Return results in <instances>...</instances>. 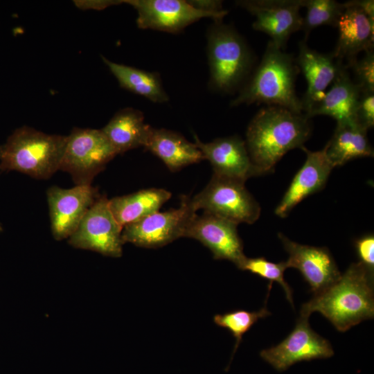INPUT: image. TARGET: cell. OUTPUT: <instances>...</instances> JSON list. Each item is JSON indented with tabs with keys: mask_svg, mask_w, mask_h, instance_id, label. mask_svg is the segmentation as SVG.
Masks as SVG:
<instances>
[{
	"mask_svg": "<svg viewBox=\"0 0 374 374\" xmlns=\"http://www.w3.org/2000/svg\"><path fill=\"white\" fill-rule=\"evenodd\" d=\"M310 118L278 106L260 109L250 121L246 146L260 175L271 172L290 150L302 148L310 137Z\"/></svg>",
	"mask_w": 374,
	"mask_h": 374,
	"instance_id": "obj_1",
	"label": "cell"
},
{
	"mask_svg": "<svg viewBox=\"0 0 374 374\" xmlns=\"http://www.w3.org/2000/svg\"><path fill=\"white\" fill-rule=\"evenodd\" d=\"M320 312L340 332L374 316L373 272L362 263H352L330 286L314 294L300 315Z\"/></svg>",
	"mask_w": 374,
	"mask_h": 374,
	"instance_id": "obj_2",
	"label": "cell"
},
{
	"mask_svg": "<svg viewBox=\"0 0 374 374\" xmlns=\"http://www.w3.org/2000/svg\"><path fill=\"white\" fill-rule=\"evenodd\" d=\"M298 69L292 55L269 41L260 64L231 105L265 103L303 114L295 89Z\"/></svg>",
	"mask_w": 374,
	"mask_h": 374,
	"instance_id": "obj_3",
	"label": "cell"
},
{
	"mask_svg": "<svg viewBox=\"0 0 374 374\" xmlns=\"http://www.w3.org/2000/svg\"><path fill=\"white\" fill-rule=\"evenodd\" d=\"M67 136L48 134L24 125L2 145L1 171H17L37 179H47L59 170Z\"/></svg>",
	"mask_w": 374,
	"mask_h": 374,
	"instance_id": "obj_4",
	"label": "cell"
},
{
	"mask_svg": "<svg viewBox=\"0 0 374 374\" xmlns=\"http://www.w3.org/2000/svg\"><path fill=\"white\" fill-rule=\"evenodd\" d=\"M210 86L216 91L231 93L247 77L252 54L243 37L232 26L215 23L208 31Z\"/></svg>",
	"mask_w": 374,
	"mask_h": 374,
	"instance_id": "obj_5",
	"label": "cell"
},
{
	"mask_svg": "<svg viewBox=\"0 0 374 374\" xmlns=\"http://www.w3.org/2000/svg\"><path fill=\"white\" fill-rule=\"evenodd\" d=\"M244 181L213 175L205 188L190 198L194 209L203 210L237 224H253L260 217L259 203Z\"/></svg>",
	"mask_w": 374,
	"mask_h": 374,
	"instance_id": "obj_6",
	"label": "cell"
},
{
	"mask_svg": "<svg viewBox=\"0 0 374 374\" xmlns=\"http://www.w3.org/2000/svg\"><path fill=\"white\" fill-rule=\"evenodd\" d=\"M117 154L101 130L75 127L67 136L59 170L70 174L75 185H90Z\"/></svg>",
	"mask_w": 374,
	"mask_h": 374,
	"instance_id": "obj_7",
	"label": "cell"
},
{
	"mask_svg": "<svg viewBox=\"0 0 374 374\" xmlns=\"http://www.w3.org/2000/svg\"><path fill=\"white\" fill-rule=\"evenodd\" d=\"M195 215L190 198L182 196L179 208L157 211L123 226V242L144 248L161 247L184 237L186 227Z\"/></svg>",
	"mask_w": 374,
	"mask_h": 374,
	"instance_id": "obj_8",
	"label": "cell"
},
{
	"mask_svg": "<svg viewBox=\"0 0 374 374\" xmlns=\"http://www.w3.org/2000/svg\"><path fill=\"white\" fill-rule=\"evenodd\" d=\"M123 227L117 222L109 199L100 196L88 210L75 231L69 238V244L104 256L118 258L123 254Z\"/></svg>",
	"mask_w": 374,
	"mask_h": 374,
	"instance_id": "obj_9",
	"label": "cell"
},
{
	"mask_svg": "<svg viewBox=\"0 0 374 374\" xmlns=\"http://www.w3.org/2000/svg\"><path fill=\"white\" fill-rule=\"evenodd\" d=\"M123 3L136 10L139 28L175 34L202 18L209 17L220 23L227 15L200 10L184 0H125Z\"/></svg>",
	"mask_w": 374,
	"mask_h": 374,
	"instance_id": "obj_10",
	"label": "cell"
},
{
	"mask_svg": "<svg viewBox=\"0 0 374 374\" xmlns=\"http://www.w3.org/2000/svg\"><path fill=\"white\" fill-rule=\"evenodd\" d=\"M236 4L255 17L253 28L269 35L282 50L292 34L302 29L303 0H242Z\"/></svg>",
	"mask_w": 374,
	"mask_h": 374,
	"instance_id": "obj_11",
	"label": "cell"
},
{
	"mask_svg": "<svg viewBox=\"0 0 374 374\" xmlns=\"http://www.w3.org/2000/svg\"><path fill=\"white\" fill-rule=\"evenodd\" d=\"M308 318L300 315L290 334L278 345L262 350L260 357L276 370L284 371L299 362L332 356L330 342L311 328Z\"/></svg>",
	"mask_w": 374,
	"mask_h": 374,
	"instance_id": "obj_12",
	"label": "cell"
},
{
	"mask_svg": "<svg viewBox=\"0 0 374 374\" xmlns=\"http://www.w3.org/2000/svg\"><path fill=\"white\" fill-rule=\"evenodd\" d=\"M51 228L56 240L69 238L78 229L88 210L100 196L91 184L71 188L51 186L46 192Z\"/></svg>",
	"mask_w": 374,
	"mask_h": 374,
	"instance_id": "obj_13",
	"label": "cell"
},
{
	"mask_svg": "<svg viewBox=\"0 0 374 374\" xmlns=\"http://www.w3.org/2000/svg\"><path fill=\"white\" fill-rule=\"evenodd\" d=\"M237 226L234 222L204 212L192 219L184 237L199 241L211 250L215 259L229 260L238 268L246 256Z\"/></svg>",
	"mask_w": 374,
	"mask_h": 374,
	"instance_id": "obj_14",
	"label": "cell"
},
{
	"mask_svg": "<svg viewBox=\"0 0 374 374\" xmlns=\"http://www.w3.org/2000/svg\"><path fill=\"white\" fill-rule=\"evenodd\" d=\"M278 238L289 255L285 261L287 268L299 270L314 294L340 277L341 274L327 248L299 244L283 233H278Z\"/></svg>",
	"mask_w": 374,
	"mask_h": 374,
	"instance_id": "obj_15",
	"label": "cell"
},
{
	"mask_svg": "<svg viewBox=\"0 0 374 374\" xmlns=\"http://www.w3.org/2000/svg\"><path fill=\"white\" fill-rule=\"evenodd\" d=\"M195 143L213 169V175L245 182L260 175L249 157L245 141L238 136L217 138L203 143L194 135Z\"/></svg>",
	"mask_w": 374,
	"mask_h": 374,
	"instance_id": "obj_16",
	"label": "cell"
},
{
	"mask_svg": "<svg viewBox=\"0 0 374 374\" xmlns=\"http://www.w3.org/2000/svg\"><path fill=\"white\" fill-rule=\"evenodd\" d=\"M301 148L305 152L306 159L275 209V214L280 217H287L302 200L323 189L334 168L325 146L318 151H310L304 146Z\"/></svg>",
	"mask_w": 374,
	"mask_h": 374,
	"instance_id": "obj_17",
	"label": "cell"
},
{
	"mask_svg": "<svg viewBox=\"0 0 374 374\" xmlns=\"http://www.w3.org/2000/svg\"><path fill=\"white\" fill-rule=\"evenodd\" d=\"M343 62L336 60L332 54L310 48L305 40L300 41L296 64L307 81V90L301 99L304 114L307 115L323 97L326 89L333 82Z\"/></svg>",
	"mask_w": 374,
	"mask_h": 374,
	"instance_id": "obj_18",
	"label": "cell"
},
{
	"mask_svg": "<svg viewBox=\"0 0 374 374\" xmlns=\"http://www.w3.org/2000/svg\"><path fill=\"white\" fill-rule=\"evenodd\" d=\"M345 10L337 27L339 37L333 57L348 62L357 58L361 51L373 50L374 25L371 23L364 11L350 1L344 2Z\"/></svg>",
	"mask_w": 374,
	"mask_h": 374,
	"instance_id": "obj_19",
	"label": "cell"
},
{
	"mask_svg": "<svg viewBox=\"0 0 374 374\" xmlns=\"http://www.w3.org/2000/svg\"><path fill=\"white\" fill-rule=\"evenodd\" d=\"M359 94V88L343 62L330 89L306 116L311 118L325 115L335 119L337 124H356L355 110Z\"/></svg>",
	"mask_w": 374,
	"mask_h": 374,
	"instance_id": "obj_20",
	"label": "cell"
},
{
	"mask_svg": "<svg viewBox=\"0 0 374 374\" xmlns=\"http://www.w3.org/2000/svg\"><path fill=\"white\" fill-rule=\"evenodd\" d=\"M144 148L159 157L170 171H177L204 159L196 144L180 134L152 127Z\"/></svg>",
	"mask_w": 374,
	"mask_h": 374,
	"instance_id": "obj_21",
	"label": "cell"
},
{
	"mask_svg": "<svg viewBox=\"0 0 374 374\" xmlns=\"http://www.w3.org/2000/svg\"><path fill=\"white\" fill-rule=\"evenodd\" d=\"M151 129L141 111L127 107L116 112L101 130L118 154L144 147Z\"/></svg>",
	"mask_w": 374,
	"mask_h": 374,
	"instance_id": "obj_22",
	"label": "cell"
},
{
	"mask_svg": "<svg viewBox=\"0 0 374 374\" xmlns=\"http://www.w3.org/2000/svg\"><path fill=\"white\" fill-rule=\"evenodd\" d=\"M170 197L169 191L151 188L113 197L109 199V206L117 222L123 228L159 211Z\"/></svg>",
	"mask_w": 374,
	"mask_h": 374,
	"instance_id": "obj_23",
	"label": "cell"
},
{
	"mask_svg": "<svg viewBox=\"0 0 374 374\" xmlns=\"http://www.w3.org/2000/svg\"><path fill=\"white\" fill-rule=\"evenodd\" d=\"M366 133L356 124H337L331 139L325 145L333 168L357 158L373 157Z\"/></svg>",
	"mask_w": 374,
	"mask_h": 374,
	"instance_id": "obj_24",
	"label": "cell"
},
{
	"mask_svg": "<svg viewBox=\"0 0 374 374\" xmlns=\"http://www.w3.org/2000/svg\"><path fill=\"white\" fill-rule=\"evenodd\" d=\"M102 60L121 87L153 103H163L168 101L169 96L163 87L158 73L118 64L103 56Z\"/></svg>",
	"mask_w": 374,
	"mask_h": 374,
	"instance_id": "obj_25",
	"label": "cell"
},
{
	"mask_svg": "<svg viewBox=\"0 0 374 374\" xmlns=\"http://www.w3.org/2000/svg\"><path fill=\"white\" fill-rule=\"evenodd\" d=\"M303 7L306 15L303 18L302 29L305 39L310 32L321 26L337 27L339 19L345 10L344 3L335 0H303Z\"/></svg>",
	"mask_w": 374,
	"mask_h": 374,
	"instance_id": "obj_26",
	"label": "cell"
},
{
	"mask_svg": "<svg viewBox=\"0 0 374 374\" xmlns=\"http://www.w3.org/2000/svg\"><path fill=\"white\" fill-rule=\"evenodd\" d=\"M266 305L257 312L237 310L213 317L214 323L218 326L229 330L235 339L233 355L237 350L244 334L255 324L258 319L270 315Z\"/></svg>",
	"mask_w": 374,
	"mask_h": 374,
	"instance_id": "obj_27",
	"label": "cell"
},
{
	"mask_svg": "<svg viewBox=\"0 0 374 374\" xmlns=\"http://www.w3.org/2000/svg\"><path fill=\"white\" fill-rule=\"evenodd\" d=\"M238 268L268 280L270 282L269 285H272L273 282L279 283L283 288L288 301L292 305H294L291 288L284 279V272L287 268L285 261L273 262L263 257H246Z\"/></svg>",
	"mask_w": 374,
	"mask_h": 374,
	"instance_id": "obj_28",
	"label": "cell"
},
{
	"mask_svg": "<svg viewBox=\"0 0 374 374\" xmlns=\"http://www.w3.org/2000/svg\"><path fill=\"white\" fill-rule=\"evenodd\" d=\"M352 69L355 80H353L360 92H374V51L365 52L360 59H354L346 64Z\"/></svg>",
	"mask_w": 374,
	"mask_h": 374,
	"instance_id": "obj_29",
	"label": "cell"
},
{
	"mask_svg": "<svg viewBox=\"0 0 374 374\" xmlns=\"http://www.w3.org/2000/svg\"><path fill=\"white\" fill-rule=\"evenodd\" d=\"M356 124L368 131L374 125V92H360L355 110Z\"/></svg>",
	"mask_w": 374,
	"mask_h": 374,
	"instance_id": "obj_30",
	"label": "cell"
},
{
	"mask_svg": "<svg viewBox=\"0 0 374 374\" xmlns=\"http://www.w3.org/2000/svg\"><path fill=\"white\" fill-rule=\"evenodd\" d=\"M355 248L359 261L370 271H374V237L365 235L355 241Z\"/></svg>",
	"mask_w": 374,
	"mask_h": 374,
	"instance_id": "obj_31",
	"label": "cell"
},
{
	"mask_svg": "<svg viewBox=\"0 0 374 374\" xmlns=\"http://www.w3.org/2000/svg\"><path fill=\"white\" fill-rule=\"evenodd\" d=\"M194 8L214 14L228 13V11L224 10L222 6V1L216 0H193L188 1Z\"/></svg>",
	"mask_w": 374,
	"mask_h": 374,
	"instance_id": "obj_32",
	"label": "cell"
},
{
	"mask_svg": "<svg viewBox=\"0 0 374 374\" xmlns=\"http://www.w3.org/2000/svg\"><path fill=\"white\" fill-rule=\"evenodd\" d=\"M74 4L82 10H103L109 6L122 3L123 1H114V0H81L74 1Z\"/></svg>",
	"mask_w": 374,
	"mask_h": 374,
	"instance_id": "obj_33",
	"label": "cell"
},
{
	"mask_svg": "<svg viewBox=\"0 0 374 374\" xmlns=\"http://www.w3.org/2000/svg\"><path fill=\"white\" fill-rule=\"evenodd\" d=\"M351 3L359 7L366 14L369 21L374 25V1L373 0H353Z\"/></svg>",
	"mask_w": 374,
	"mask_h": 374,
	"instance_id": "obj_34",
	"label": "cell"
},
{
	"mask_svg": "<svg viewBox=\"0 0 374 374\" xmlns=\"http://www.w3.org/2000/svg\"><path fill=\"white\" fill-rule=\"evenodd\" d=\"M1 151H2V145H0V157L1 155Z\"/></svg>",
	"mask_w": 374,
	"mask_h": 374,
	"instance_id": "obj_35",
	"label": "cell"
}]
</instances>
